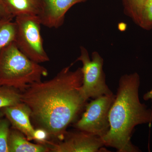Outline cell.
<instances>
[{
    "label": "cell",
    "mask_w": 152,
    "mask_h": 152,
    "mask_svg": "<svg viewBox=\"0 0 152 152\" xmlns=\"http://www.w3.org/2000/svg\"><path fill=\"white\" fill-rule=\"evenodd\" d=\"M73 65L63 68L50 80L31 84L21 92V101L29 108L31 118L37 129L59 140L87 102L80 90L81 68L71 70Z\"/></svg>",
    "instance_id": "1"
},
{
    "label": "cell",
    "mask_w": 152,
    "mask_h": 152,
    "mask_svg": "<svg viewBox=\"0 0 152 152\" xmlns=\"http://www.w3.org/2000/svg\"><path fill=\"white\" fill-rule=\"evenodd\" d=\"M140 79L137 72L120 78L116 95L109 113L110 129L102 139L105 146L118 152H140L131 137L136 126L152 124V109L139 98Z\"/></svg>",
    "instance_id": "2"
},
{
    "label": "cell",
    "mask_w": 152,
    "mask_h": 152,
    "mask_svg": "<svg viewBox=\"0 0 152 152\" xmlns=\"http://www.w3.org/2000/svg\"><path fill=\"white\" fill-rule=\"evenodd\" d=\"M48 74L46 68L25 56L14 42L0 53V86L13 87L22 92Z\"/></svg>",
    "instance_id": "3"
},
{
    "label": "cell",
    "mask_w": 152,
    "mask_h": 152,
    "mask_svg": "<svg viewBox=\"0 0 152 152\" xmlns=\"http://www.w3.org/2000/svg\"><path fill=\"white\" fill-rule=\"evenodd\" d=\"M15 42L19 50L30 59L38 64L47 62L50 58L45 50L41 34L42 25L37 16L15 17Z\"/></svg>",
    "instance_id": "4"
},
{
    "label": "cell",
    "mask_w": 152,
    "mask_h": 152,
    "mask_svg": "<svg viewBox=\"0 0 152 152\" xmlns=\"http://www.w3.org/2000/svg\"><path fill=\"white\" fill-rule=\"evenodd\" d=\"M80 50V56L72 64L77 61L83 64V82L80 90L85 100L113 94L106 84L105 75L103 69V58L97 52L94 51L91 60L88 52L85 47L81 46Z\"/></svg>",
    "instance_id": "5"
},
{
    "label": "cell",
    "mask_w": 152,
    "mask_h": 152,
    "mask_svg": "<svg viewBox=\"0 0 152 152\" xmlns=\"http://www.w3.org/2000/svg\"><path fill=\"white\" fill-rule=\"evenodd\" d=\"M115 95H105L86 104L85 112L74 125L79 130L103 138L110 129L109 113Z\"/></svg>",
    "instance_id": "6"
},
{
    "label": "cell",
    "mask_w": 152,
    "mask_h": 152,
    "mask_svg": "<svg viewBox=\"0 0 152 152\" xmlns=\"http://www.w3.org/2000/svg\"><path fill=\"white\" fill-rule=\"evenodd\" d=\"M44 145L51 152H99L107 151L102 138L84 131L66 132L57 142L47 140Z\"/></svg>",
    "instance_id": "7"
},
{
    "label": "cell",
    "mask_w": 152,
    "mask_h": 152,
    "mask_svg": "<svg viewBox=\"0 0 152 152\" xmlns=\"http://www.w3.org/2000/svg\"><path fill=\"white\" fill-rule=\"evenodd\" d=\"M87 0H43V8L40 18L42 25L49 28H58L64 22L67 12L73 6Z\"/></svg>",
    "instance_id": "8"
},
{
    "label": "cell",
    "mask_w": 152,
    "mask_h": 152,
    "mask_svg": "<svg viewBox=\"0 0 152 152\" xmlns=\"http://www.w3.org/2000/svg\"><path fill=\"white\" fill-rule=\"evenodd\" d=\"M1 110L12 128L23 133L29 140H34L35 129L31 122V110L26 104L21 102Z\"/></svg>",
    "instance_id": "9"
},
{
    "label": "cell",
    "mask_w": 152,
    "mask_h": 152,
    "mask_svg": "<svg viewBox=\"0 0 152 152\" xmlns=\"http://www.w3.org/2000/svg\"><path fill=\"white\" fill-rule=\"evenodd\" d=\"M6 10L12 17L21 15L39 17L43 8V0H2Z\"/></svg>",
    "instance_id": "10"
},
{
    "label": "cell",
    "mask_w": 152,
    "mask_h": 152,
    "mask_svg": "<svg viewBox=\"0 0 152 152\" xmlns=\"http://www.w3.org/2000/svg\"><path fill=\"white\" fill-rule=\"evenodd\" d=\"M9 152H48L45 145L30 142L26 137L20 132L12 128L8 139Z\"/></svg>",
    "instance_id": "11"
},
{
    "label": "cell",
    "mask_w": 152,
    "mask_h": 152,
    "mask_svg": "<svg viewBox=\"0 0 152 152\" xmlns=\"http://www.w3.org/2000/svg\"><path fill=\"white\" fill-rule=\"evenodd\" d=\"M12 19L0 18V53L6 47L15 42L16 28Z\"/></svg>",
    "instance_id": "12"
},
{
    "label": "cell",
    "mask_w": 152,
    "mask_h": 152,
    "mask_svg": "<svg viewBox=\"0 0 152 152\" xmlns=\"http://www.w3.org/2000/svg\"><path fill=\"white\" fill-rule=\"evenodd\" d=\"M21 102L20 91L12 87L0 86V110Z\"/></svg>",
    "instance_id": "13"
},
{
    "label": "cell",
    "mask_w": 152,
    "mask_h": 152,
    "mask_svg": "<svg viewBox=\"0 0 152 152\" xmlns=\"http://www.w3.org/2000/svg\"><path fill=\"white\" fill-rule=\"evenodd\" d=\"M134 23L144 30L152 29V0H144Z\"/></svg>",
    "instance_id": "14"
},
{
    "label": "cell",
    "mask_w": 152,
    "mask_h": 152,
    "mask_svg": "<svg viewBox=\"0 0 152 152\" xmlns=\"http://www.w3.org/2000/svg\"><path fill=\"white\" fill-rule=\"evenodd\" d=\"M124 12L135 22L144 0H122Z\"/></svg>",
    "instance_id": "15"
},
{
    "label": "cell",
    "mask_w": 152,
    "mask_h": 152,
    "mask_svg": "<svg viewBox=\"0 0 152 152\" xmlns=\"http://www.w3.org/2000/svg\"><path fill=\"white\" fill-rule=\"evenodd\" d=\"M10 124L7 118L0 119V152H9Z\"/></svg>",
    "instance_id": "16"
},
{
    "label": "cell",
    "mask_w": 152,
    "mask_h": 152,
    "mask_svg": "<svg viewBox=\"0 0 152 152\" xmlns=\"http://www.w3.org/2000/svg\"><path fill=\"white\" fill-rule=\"evenodd\" d=\"M48 133L41 129H35L34 133V140L37 142L38 143L43 144L48 140Z\"/></svg>",
    "instance_id": "17"
},
{
    "label": "cell",
    "mask_w": 152,
    "mask_h": 152,
    "mask_svg": "<svg viewBox=\"0 0 152 152\" xmlns=\"http://www.w3.org/2000/svg\"><path fill=\"white\" fill-rule=\"evenodd\" d=\"M0 18L10 19L13 18L8 12L2 0H0Z\"/></svg>",
    "instance_id": "18"
},
{
    "label": "cell",
    "mask_w": 152,
    "mask_h": 152,
    "mask_svg": "<svg viewBox=\"0 0 152 152\" xmlns=\"http://www.w3.org/2000/svg\"><path fill=\"white\" fill-rule=\"evenodd\" d=\"M143 99L145 101H148L150 99L151 100L152 102V89L151 91L144 95Z\"/></svg>",
    "instance_id": "19"
},
{
    "label": "cell",
    "mask_w": 152,
    "mask_h": 152,
    "mask_svg": "<svg viewBox=\"0 0 152 152\" xmlns=\"http://www.w3.org/2000/svg\"><path fill=\"white\" fill-rule=\"evenodd\" d=\"M4 115V114H3V113H2V111H0V118H1V117L2 116Z\"/></svg>",
    "instance_id": "20"
}]
</instances>
